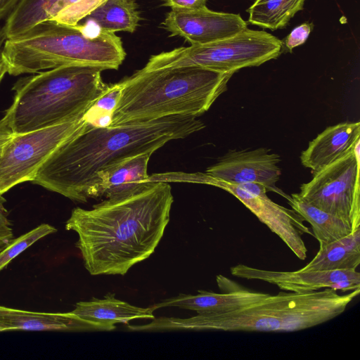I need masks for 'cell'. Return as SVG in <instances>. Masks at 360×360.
Returning a JSON list of instances; mask_svg holds the SVG:
<instances>
[{"instance_id": "6da1fadb", "label": "cell", "mask_w": 360, "mask_h": 360, "mask_svg": "<svg viewBox=\"0 0 360 360\" xmlns=\"http://www.w3.org/2000/svg\"><path fill=\"white\" fill-rule=\"evenodd\" d=\"M173 201L169 184L150 181L129 196L73 209L65 229L77 233L76 246L91 275L124 276L154 252Z\"/></svg>"}, {"instance_id": "d6986e66", "label": "cell", "mask_w": 360, "mask_h": 360, "mask_svg": "<svg viewBox=\"0 0 360 360\" xmlns=\"http://www.w3.org/2000/svg\"><path fill=\"white\" fill-rule=\"evenodd\" d=\"M360 264V228L330 243L319 245L314 257L302 270H356Z\"/></svg>"}, {"instance_id": "e0dca14e", "label": "cell", "mask_w": 360, "mask_h": 360, "mask_svg": "<svg viewBox=\"0 0 360 360\" xmlns=\"http://www.w3.org/2000/svg\"><path fill=\"white\" fill-rule=\"evenodd\" d=\"M360 141V122L330 126L309 143L302 152V165L314 173L352 152Z\"/></svg>"}, {"instance_id": "83f0119b", "label": "cell", "mask_w": 360, "mask_h": 360, "mask_svg": "<svg viewBox=\"0 0 360 360\" xmlns=\"http://www.w3.org/2000/svg\"><path fill=\"white\" fill-rule=\"evenodd\" d=\"M13 135L8 120L4 116L0 120V147H2Z\"/></svg>"}, {"instance_id": "2e32d148", "label": "cell", "mask_w": 360, "mask_h": 360, "mask_svg": "<svg viewBox=\"0 0 360 360\" xmlns=\"http://www.w3.org/2000/svg\"><path fill=\"white\" fill-rule=\"evenodd\" d=\"M152 154L145 153L129 158L102 171L96 179L91 198L117 199L143 188L150 181L148 165Z\"/></svg>"}, {"instance_id": "d4e9b609", "label": "cell", "mask_w": 360, "mask_h": 360, "mask_svg": "<svg viewBox=\"0 0 360 360\" xmlns=\"http://www.w3.org/2000/svg\"><path fill=\"white\" fill-rule=\"evenodd\" d=\"M5 199L0 194V252L13 241V233L8 219V211L4 207Z\"/></svg>"}, {"instance_id": "7402d4cb", "label": "cell", "mask_w": 360, "mask_h": 360, "mask_svg": "<svg viewBox=\"0 0 360 360\" xmlns=\"http://www.w3.org/2000/svg\"><path fill=\"white\" fill-rule=\"evenodd\" d=\"M86 18L99 30L115 33H133L141 20L138 5L134 0H105Z\"/></svg>"}, {"instance_id": "484cf974", "label": "cell", "mask_w": 360, "mask_h": 360, "mask_svg": "<svg viewBox=\"0 0 360 360\" xmlns=\"http://www.w3.org/2000/svg\"><path fill=\"white\" fill-rule=\"evenodd\" d=\"M313 28L314 24L309 22H304L295 27L285 40L286 49L291 52L294 48L303 44Z\"/></svg>"}, {"instance_id": "277c9868", "label": "cell", "mask_w": 360, "mask_h": 360, "mask_svg": "<svg viewBox=\"0 0 360 360\" xmlns=\"http://www.w3.org/2000/svg\"><path fill=\"white\" fill-rule=\"evenodd\" d=\"M232 75L195 66L139 70L119 82L120 94L109 126L198 117L227 90Z\"/></svg>"}, {"instance_id": "5b68a950", "label": "cell", "mask_w": 360, "mask_h": 360, "mask_svg": "<svg viewBox=\"0 0 360 360\" xmlns=\"http://www.w3.org/2000/svg\"><path fill=\"white\" fill-rule=\"evenodd\" d=\"M102 71L96 66L70 65L19 79L13 88V104L4 115L13 134L84 116L107 88Z\"/></svg>"}, {"instance_id": "44dd1931", "label": "cell", "mask_w": 360, "mask_h": 360, "mask_svg": "<svg viewBox=\"0 0 360 360\" xmlns=\"http://www.w3.org/2000/svg\"><path fill=\"white\" fill-rule=\"evenodd\" d=\"M65 0H20L6 18L2 29L6 39L19 36L38 23L51 20Z\"/></svg>"}, {"instance_id": "f1b7e54d", "label": "cell", "mask_w": 360, "mask_h": 360, "mask_svg": "<svg viewBox=\"0 0 360 360\" xmlns=\"http://www.w3.org/2000/svg\"><path fill=\"white\" fill-rule=\"evenodd\" d=\"M20 0H0V21L9 15Z\"/></svg>"}, {"instance_id": "cb8c5ba5", "label": "cell", "mask_w": 360, "mask_h": 360, "mask_svg": "<svg viewBox=\"0 0 360 360\" xmlns=\"http://www.w3.org/2000/svg\"><path fill=\"white\" fill-rule=\"evenodd\" d=\"M56 231L53 226L42 224L20 237L14 238L8 246L0 252V271L38 240L53 233Z\"/></svg>"}, {"instance_id": "7c38bea8", "label": "cell", "mask_w": 360, "mask_h": 360, "mask_svg": "<svg viewBox=\"0 0 360 360\" xmlns=\"http://www.w3.org/2000/svg\"><path fill=\"white\" fill-rule=\"evenodd\" d=\"M230 271L236 277L265 281L285 291L302 292L332 288L347 292L360 288V274L356 270L279 271L238 264Z\"/></svg>"}, {"instance_id": "3957f363", "label": "cell", "mask_w": 360, "mask_h": 360, "mask_svg": "<svg viewBox=\"0 0 360 360\" xmlns=\"http://www.w3.org/2000/svg\"><path fill=\"white\" fill-rule=\"evenodd\" d=\"M360 288L339 294L332 288L308 292H280L230 312L198 314L186 319L155 318L146 324L150 332L214 330L295 332L327 322L343 313Z\"/></svg>"}, {"instance_id": "d6a6232c", "label": "cell", "mask_w": 360, "mask_h": 360, "mask_svg": "<svg viewBox=\"0 0 360 360\" xmlns=\"http://www.w3.org/2000/svg\"><path fill=\"white\" fill-rule=\"evenodd\" d=\"M134 1H136V0H134Z\"/></svg>"}, {"instance_id": "4316f807", "label": "cell", "mask_w": 360, "mask_h": 360, "mask_svg": "<svg viewBox=\"0 0 360 360\" xmlns=\"http://www.w3.org/2000/svg\"><path fill=\"white\" fill-rule=\"evenodd\" d=\"M207 0H163L165 6L171 9L194 10L206 6Z\"/></svg>"}, {"instance_id": "7a4b0ae2", "label": "cell", "mask_w": 360, "mask_h": 360, "mask_svg": "<svg viewBox=\"0 0 360 360\" xmlns=\"http://www.w3.org/2000/svg\"><path fill=\"white\" fill-rule=\"evenodd\" d=\"M205 127L197 117L184 115L103 127L88 122L49 156L32 182L86 202L102 171L129 158L153 153L167 142L185 139Z\"/></svg>"}, {"instance_id": "f546056e", "label": "cell", "mask_w": 360, "mask_h": 360, "mask_svg": "<svg viewBox=\"0 0 360 360\" xmlns=\"http://www.w3.org/2000/svg\"><path fill=\"white\" fill-rule=\"evenodd\" d=\"M7 72V66L6 65V63L1 58L0 59V82L1 81L2 78L4 77V75Z\"/></svg>"}, {"instance_id": "8992f818", "label": "cell", "mask_w": 360, "mask_h": 360, "mask_svg": "<svg viewBox=\"0 0 360 360\" xmlns=\"http://www.w3.org/2000/svg\"><path fill=\"white\" fill-rule=\"evenodd\" d=\"M1 56L7 73L18 76L70 65L117 70L126 53L121 38L114 32L98 29L89 34L85 26L47 20L6 39Z\"/></svg>"}, {"instance_id": "ac0fdd59", "label": "cell", "mask_w": 360, "mask_h": 360, "mask_svg": "<svg viewBox=\"0 0 360 360\" xmlns=\"http://www.w3.org/2000/svg\"><path fill=\"white\" fill-rule=\"evenodd\" d=\"M153 309L142 308L115 297L108 293L103 299L92 298L89 301L79 302L71 311L84 320L108 325L128 323L138 319H153Z\"/></svg>"}, {"instance_id": "1f68e13d", "label": "cell", "mask_w": 360, "mask_h": 360, "mask_svg": "<svg viewBox=\"0 0 360 360\" xmlns=\"http://www.w3.org/2000/svg\"><path fill=\"white\" fill-rule=\"evenodd\" d=\"M1 148H2V147H0V154H1Z\"/></svg>"}, {"instance_id": "9a60e30c", "label": "cell", "mask_w": 360, "mask_h": 360, "mask_svg": "<svg viewBox=\"0 0 360 360\" xmlns=\"http://www.w3.org/2000/svg\"><path fill=\"white\" fill-rule=\"evenodd\" d=\"M115 325L89 321L68 313H44L0 306V332L9 330L110 331Z\"/></svg>"}, {"instance_id": "ffe728a7", "label": "cell", "mask_w": 360, "mask_h": 360, "mask_svg": "<svg viewBox=\"0 0 360 360\" xmlns=\"http://www.w3.org/2000/svg\"><path fill=\"white\" fill-rule=\"evenodd\" d=\"M286 199L291 208L310 224L313 236L319 245L333 242L354 231L346 221L307 202L297 193H292Z\"/></svg>"}, {"instance_id": "9c48e42d", "label": "cell", "mask_w": 360, "mask_h": 360, "mask_svg": "<svg viewBox=\"0 0 360 360\" xmlns=\"http://www.w3.org/2000/svg\"><path fill=\"white\" fill-rule=\"evenodd\" d=\"M87 123L84 115L55 126L14 134L1 150L0 194L17 184L32 181L49 156Z\"/></svg>"}, {"instance_id": "5bb4252c", "label": "cell", "mask_w": 360, "mask_h": 360, "mask_svg": "<svg viewBox=\"0 0 360 360\" xmlns=\"http://www.w3.org/2000/svg\"><path fill=\"white\" fill-rule=\"evenodd\" d=\"M222 293L200 290L197 295L180 294L151 306L153 310L175 307L198 314H221L238 310L266 297L269 294L242 288L222 275L216 278Z\"/></svg>"}, {"instance_id": "52a82bcc", "label": "cell", "mask_w": 360, "mask_h": 360, "mask_svg": "<svg viewBox=\"0 0 360 360\" xmlns=\"http://www.w3.org/2000/svg\"><path fill=\"white\" fill-rule=\"evenodd\" d=\"M283 42L263 30L248 27L228 38L200 45L179 47L152 56L140 69H158L195 66L214 71L232 73L248 67L259 66L277 58Z\"/></svg>"}, {"instance_id": "4dcf8cb0", "label": "cell", "mask_w": 360, "mask_h": 360, "mask_svg": "<svg viewBox=\"0 0 360 360\" xmlns=\"http://www.w3.org/2000/svg\"><path fill=\"white\" fill-rule=\"evenodd\" d=\"M5 40H6V39H5L4 34L0 27V59L1 58V53H2L3 46H4Z\"/></svg>"}, {"instance_id": "ba28073f", "label": "cell", "mask_w": 360, "mask_h": 360, "mask_svg": "<svg viewBox=\"0 0 360 360\" xmlns=\"http://www.w3.org/2000/svg\"><path fill=\"white\" fill-rule=\"evenodd\" d=\"M359 145L360 141L352 152L314 172L297 193L307 202L342 219L354 231L360 228Z\"/></svg>"}, {"instance_id": "8fae6325", "label": "cell", "mask_w": 360, "mask_h": 360, "mask_svg": "<svg viewBox=\"0 0 360 360\" xmlns=\"http://www.w3.org/2000/svg\"><path fill=\"white\" fill-rule=\"evenodd\" d=\"M280 156L266 148L229 150L217 162L207 168L210 177L231 184H258L268 191L288 195L276 186L281 175Z\"/></svg>"}, {"instance_id": "603a6c76", "label": "cell", "mask_w": 360, "mask_h": 360, "mask_svg": "<svg viewBox=\"0 0 360 360\" xmlns=\"http://www.w3.org/2000/svg\"><path fill=\"white\" fill-rule=\"evenodd\" d=\"M306 0H255L247 10L248 22L276 30L285 27L290 20L304 8Z\"/></svg>"}, {"instance_id": "4fadbf2b", "label": "cell", "mask_w": 360, "mask_h": 360, "mask_svg": "<svg viewBox=\"0 0 360 360\" xmlns=\"http://www.w3.org/2000/svg\"><path fill=\"white\" fill-rule=\"evenodd\" d=\"M247 26L239 14L213 11L206 6L194 10L171 9L161 23L170 36L181 37L191 45L228 38Z\"/></svg>"}, {"instance_id": "30bf717a", "label": "cell", "mask_w": 360, "mask_h": 360, "mask_svg": "<svg viewBox=\"0 0 360 360\" xmlns=\"http://www.w3.org/2000/svg\"><path fill=\"white\" fill-rule=\"evenodd\" d=\"M195 179L196 182L219 187L234 195L278 236L298 259L307 258V248L302 236L304 234L313 236L312 232L295 210L271 200L266 195V187L252 183H227L213 179L205 173H198Z\"/></svg>"}]
</instances>
